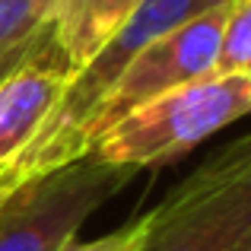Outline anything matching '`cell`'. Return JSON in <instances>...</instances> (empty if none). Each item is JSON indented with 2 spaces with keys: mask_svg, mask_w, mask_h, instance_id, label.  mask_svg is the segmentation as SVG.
<instances>
[{
  "mask_svg": "<svg viewBox=\"0 0 251 251\" xmlns=\"http://www.w3.org/2000/svg\"><path fill=\"white\" fill-rule=\"evenodd\" d=\"M220 3H229V0H140L134 6V13L111 32L108 42L67 80L61 99L48 111L42 127L35 130L29 147L3 172L0 197L25 178L45 175V172L67 166V162L83 159L89 153V140H86L89 118L105 99V92L124 74V67L150 42H156L159 35L178 29L181 23H188V19L201 16V13L213 10Z\"/></svg>",
  "mask_w": 251,
  "mask_h": 251,
  "instance_id": "1",
  "label": "cell"
},
{
  "mask_svg": "<svg viewBox=\"0 0 251 251\" xmlns=\"http://www.w3.org/2000/svg\"><path fill=\"white\" fill-rule=\"evenodd\" d=\"M251 111V76L210 74L150 99L124 115L89 147L86 156L130 169L172 162Z\"/></svg>",
  "mask_w": 251,
  "mask_h": 251,
  "instance_id": "2",
  "label": "cell"
},
{
  "mask_svg": "<svg viewBox=\"0 0 251 251\" xmlns=\"http://www.w3.org/2000/svg\"><path fill=\"white\" fill-rule=\"evenodd\" d=\"M140 251H251V134L210 156L150 210Z\"/></svg>",
  "mask_w": 251,
  "mask_h": 251,
  "instance_id": "3",
  "label": "cell"
},
{
  "mask_svg": "<svg viewBox=\"0 0 251 251\" xmlns=\"http://www.w3.org/2000/svg\"><path fill=\"white\" fill-rule=\"evenodd\" d=\"M140 169L83 156L0 197V251H61Z\"/></svg>",
  "mask_w": 251,
  "mask_h": 251,
  "instance_id": "4",
  "label": "cell"
},
{
  "mask_svg": "<svg viewBox=\"0 0 251 251\" xmlns=\"http://www.w3.org/2000/svg\"><path fill=\"white\" fill-rule=\"evenodd\" d=\"M229 3H220L213 10L181 23L178 29L159 35L124 67V74L105 92V99L89 118V127H86L89 147L111 124H118L134 108L147 105L150 99L216 74V51H220V35H223Z\"/></svg>",
  "mask_w": 251,
  "mask_h": 251,
  "instance_id": "5",
  "label": "cell"
},
{
  "mask_svg": "<svg viewBox=\"0 0 251 251\" xmlns=\"http://www.w3.org/2000/svg\"><path fill=\"white\" fill-rule=\"evenodd\" d=\"M70 80V67L51 35L38 51H32L16 70L0 80V178L19 153L29 147L35 130L61 99Z\"/></svg>",
  "mask_w": 251,
  "mask_h": 251,
  "instance_id": "6",
  "label": "cell"
},
{
  "mask_svg": "<svg viewBox=\"0 0 251 251\" xmlns=\"http://www.w3.org/2000/svg\"><path fill=\"white\" fill-rule=\"evenodd\" d=\"M140 0H51V42L61 51L70 76L111 38Z\"/></svg>",
  "mask_w": 251,
  "mask_h": 251,
  "instance_id": "7",
  "label": "cell"
},
{
  "mask_svg": "<svg viewBox=\"0 0 251 251\" xmlns=\"http://www.w3.org/2000/svg\"><path fill=\"white\" fill-rule=\"evenodd\" d=\"M51 0H0V74L16 70L45 45Z\"/></svg>",
  "mask_w": 251,
  "mask_h": 251,
  "instance_id": "8",
  "label": "cell"
},
{
  "mask_svg": "<svg viewBox=\"0 0 251 251\" xmlns=\"http://www.w3.org/2000/svg\"><path fill=\"white\" fill-rule=\"evenodd\" d=\"M216 74L251 76V0H232L216 51Z\"/></svg>",
  "mask_w": 251,
  "mask_h": 251,
  "instance_id": "9",
  "label": "cell"
},
{
  "mask_svg": "<svg viewBox=\"0 0 251 251\" xmlns=\"http://www.w3.org/2000/svg\"><path fill=\"white\" fill-rule=\"evenodd\" d=\"M147 232H150V213H143V216H137V220L124 223V226L115 229V232L102 235V239L70 242V245H64L61 251H140Z\"/></svg>",
  "mask_w": 251,
  "mask_h": 251,
  "instance_id": "10",
  "label": "cell"
},
{
  "mask_svg": "<svg viewBox=\"0 0 251 251\" xmlns=\"http://www.w3.org/2000/svg\"><path fill=\"white\" fill-rule=\"evenodd\" d=\"M3 76H6V74H0V80H3Z\"/></svg>",
  "mask_w": 251,
  "mask_h": 251,
  "instance_id": "11",
  "label": "cell"
}]
</instances>
